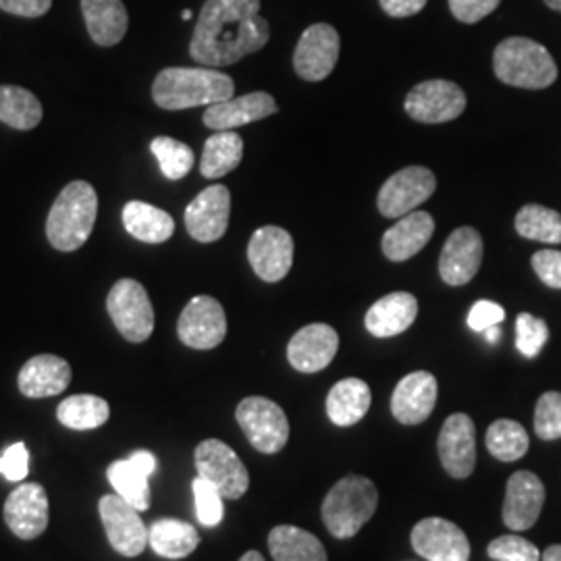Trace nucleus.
<instances>
[{
    "label": "nucleus",
    "instance_id": "obj_1",
    "mask_svg": "<svg viewBox=\"0 0 561 561\" xmlns=\"http://www.w3.org/2000/svg\"><path fill=\"white\" fill-rule=\"evenodd\" d=\"M271 38L261 0H206L202 7L190 55L202 67H229L259 53Z\"/></svg>",
    "mask_w": 561,
    "mask_h": 561
},
{
    "label": "nucleus",
    "instance_id": "obj_2",
    "mask_svg": "<svg viewBox=\"0 0 561 561\" xmlns=\"http://www.w3.org/2000/svg\"><path fill=\"white\" fill-rule=\"evenodd\" d=\"M236 83L213 67H169L152 83V99L164 111L210 106L233 99Z\"/></svg>",
    "mask_w": 561,
    "mask_h": 561
},
{
    "label": "nucleus",
    "instance_id": "obj_3",
    "mask_svg": "<svg viewBox=\"0 0 561 561\" xmlns=\"http://www.w3.org/2000/svg\"><path fill=\"white\" fill-rule=\"evenodd\" d=\"M99 215V196L88 181L62 187L46 219V238L59 252H76L90 240Z\"/></svg>",
    "mask_w": 561,
    "mask_h": 561
},
{
    "label": "nucleus",
    "instance_id": "obj_4",
    "mask_svg": "<svg viewBox=\"0 0 561 561\" xmlns=\"http://www.w3.org/2000/svg\"><path fill=\"white\" fill-rule=\"evenodd\" d=\"M379 505V491L375 482L366 477L350 474L331 491L322 502V522L335 539H352L360 533L364 524L375 516Z\"/></svg>",
    "mask_w": 561,
    "mask_h": 561
},
{
    "label": "nucleus",
    "instance_id": "obj_5",
    "mask_svg": "<svg viewBox=\"0 0 561 561\" xmlns=\"http://www.w3.org/2000/svg\"><path fill=\"white\" fill-rule=\"evenodd\" d=\"M493 69L497 80L522 88V90H545L558 80V65L551 53L530 38H507L493 55Z\"/></svg>",
    "mask_w": 561,
    "mask_h": 561
},
{
    "label": "nucleus",
    "instance_id": "obj_6",
    "mask_svg": "<svg viewBox=\"0 0 561 561\" xmlns=\"http://www.w3.org/2000/svg\"><path fill=\"white\" fill-rule=\"evenodd\" d=\"M106 310L115 329L131 343L148 341L154 331V308L140 280H117L108 291Z\"/></svg>",
    "mask_w": 561,
    "mask_h": 561
},
{
    "label": "nucleus",
    "instance_id": "obj_7",
    "mask_svg": "<svg viewBox=\"0 0 561 561\" xmlns=\"http://www.w3.org/2000/svg\"><path fill=\"white\" fill-rule=\"evenodd\" d=\"M236 419L248 442L261 454H279L289 442V421L279 403L268 398L241 400Z\"/></svg>",
    "mask_w": 561,
    "mask_h": 561
},
{
    "label": "nucleus",
    "instance_id": "obj_8",
    "mask_svg": "<svg viewBox=\"0 0 561 561\" xmlns=\"http://www.w3.org/2000/svg\"><path fill=\"white\" fill-rule=\"evenodd\" d=\"M196 470L204 481L215 484L222 500H240L250 489V474L240 456L219 439L202 442L196 451Z\"/></svg>",
    "mask_w": 561,
    "mask_h": 561
},
{
    "label": "nucleus",
    "instance_id": "obj_9",
    "mask_svg": "<svg viewBox=\"0 0 561 561\" xmlns=\"http://www.w3.org/2000/svg\"><path fill=\"white\" fill-rule=\"evenodd\" d=\"M437 190L435 173L426 167H408L385 181L379 192V210L387 219L414 213Z\"/></svg>",
    "mask_w": 561,
    "mask_h": 561
},
{
    "label": "nucleus",
    "instance_id": "obj_10",
    "mask_svg": "<svg viewBox=\"0 0 561 561\" xmlns=\"http://www.w3.org/2000/svg\"><path fill=\"white\" fill-rule=\"evenodd\" d=\"M102 526L111 547L123 558H138L148 547V526L140 512L121 495H104L99 502Z\"/></svg>",
    "mask_w": 561,
    "mask_h": 561
},
{
    "label": "nucleus",
    "instance_id": "obj_11",
    "mask_svg": "<svg viewBox=\"0 0 561 561\" xmlns=\"http://www.w3.org/2000/svg\"><path fill=\"white\" fill-rule=\"evenodd\" d=\"M2 516L9 530L21 541H34L50 522L48 493L38 482H21L15 491L9 493Z\"/></svg>",
    "mask_w": 561,
    "mask_h": 561
},
{
    "label": "nucleus",
    "instance_id": "obj_12",
    "mask_svg": "<svg viewBox=\"0 0 561 561\" xmlns=\"http://www.w3.org/2000/svg\"><path fill=\"white\" fill-rule=\"evenodd\" d=\"M178 335L192 350H215L227 335V317L221 301L210 296H196L183 308Z\"/></svg>",
    "mask_w": 561,
    "mask_h": 561
},
{
    "label": "nucleus",
    "instance_id": "obj_13",
    "mask_svg": "<svg viewBox=\"0 0 561 561\" xmlns=\"http://www.w3.org/2000/svg\"><path fill=\"white\" fill-rule=\"evenodd\" d=\"M340 34L329 23L310 25L296 46L294 67L301 80L322 81L331 76L340 59Z\"/></svg>",
    "mask_w": 561,
    "mask_h": 561
},
{
    "label": "nucleus",
    "instance_id": "obj_14",
    "mask_svg": "<svg viewBox=\"0 0 561 561\" xmlns=\"http://www.w3.org/2000/svg\"><path fill=\"white\" fill-rule=\"evenodd\" d=\"M466 108V94L454 81H422L405 99V113L421 123L458 119Z\"/></svg>",
    "mask_w": 561,
    "mask_h": 561
},
{
    "label": "nucleus",
    "instance_id": "obj_15",
    "mask_svg": "<svg viewBox=\"0 0 561 561\" xmlns=\"http://www.w3.org/2000/svg\"><path fill=\"white\" fill-rule=\"evenodd\" d=\"M231 217V192L225 185H210L185 208L187 233L201 243L221 240Z\"/></svg>",
    "mask_w": 561,
    "mask_h": 561
},
{
    "label": "nucleus",
    "instance_id": "obj_16",
    "mask_svg": "<svg viewBox=\"0 0 561 561\" xmlns=\"http://www.w3.org/2000/svg\"><path fill=\"white\" fill-rule=\"evenodd\" d=\"M248 261L266 283L285 279L294 264V238L289 231L266 225L254 231L248 243Z\"/></svg>",
    "mask_w": 561,
    "mask_h": 561
},
{
    "label": "nucleus",
    "instance_id": "obj_17",
    "mask_svg": "<svg viewBox=\"0 0 561 561\" xmlns=\"http://www.w3.org/2000/svg\"><path fill=\"white\" fill-rule=\"evenodd\" d=\"M439 458L451 479H468L477 468V428L468 414H451L443 422Z\"/></svg>",
    "mask_w": 561,
    "mask_h": 561
},
{
    "label": "nucleus",
    "instance_id": "obj_18",
    "mask_svg": "<svg viewBox=\"0 0 561 561\" xmlns=\"http://www.w3.org/2000/svg\"><path fill=\"white\" fill-rule=\"evenodd\" d=\"M412 547L426 561H468L470 541L458 524L424 518L412 530Z\"/></svg>",
    "mask_w": 561,
    "mask_h": 561
},
{
    "label": "nucleus",
    "instance_id": "obj_19",
    "mask_svg": "<svg viewBox=\"0 0 561 561\" xmlns=\"http://www.w3.org/2000/svg\"><path fill=\"white\" fill-rule=\"evenodd\" d=\"M337 331L324 322H314L304 327L291 337L287 345V360L296 370L312 375L324 370L337 356Z\"/></svg>",
    "mask_w": 561,
    "mask_h": 561
},
{
    "label": "nucleus",
    "instance_id": "obj_20",
    "mask_svg": "<svg viewBox=\"0 0 561 561\" xmlns=\"http://www.w3.org/2000/svg\"><path fill=\"white\" fill-rule=\"evenodd\" d=\"M545 505V484L528 470H520L510 477L503 502V522L507 528L520 533L533 528Z\"/></svg>",
    "mask_w": 561,
    "mask_h": 561
},
{
    "label": "nucleus",
    "instance_id": "obj_21",
    "mask_svg": "<svg viewBox=\"0 0 561 561\" xmlns=\"http://www.w3.org/2000/svg\"><path fill=\"white\" fill-rule=\"evenodd\" d=\"M482 264L481 233L472 227L456 229L443 245L439 273L447 285L460 287L477 277Z\"/></svg>",
    "mask_w": 561,
    "mask_h": 561
},
{
    "label": "nucleus",
    "instance_id": "obj_22",
    "mask_svg": "<svg viewBox=\"0 0 561 561\" xmlns=\"http://www.w3.org/2000/svg\"><path fill=\"white\" fill-rule=\"evenodd\" d=\"M437 393H439V385L431 373L426 370L410 373L398 382L391 396V412L396 421L405 426L422 424L433 414Z\"/></svg>",
    "mask_w": 561,
    "mask_h": 561
},
{
    "label": "nucleus",
    "instance_id": "obj_23",
    "mask_svg": "<svg viewBox=\"0 0 561 561\" xmlns=\"http://www.w3.org/2000/svg\"><path fill=\"white\" fill-rule=\"evenodd\" d=\"M279 111L277 101L268 92H252L240 99L210 104L204 111V125L215 131H229L238 129L241 125L254 123V121L266 119Z\"/></svg>",
    "mask_w": 561,
    "mask_h": 561
},
{
    "label": "nucleus",
    "instance_id": "obj_24",
    "mask_svg": "<svg viewBox=\"0 0 561 561\" xmlns=\"http://www.w3.org/2000/svg\"><path fill=\"white\" fill-rule=\"evenodd\" d=\"M71 375V366L65 358L55 354H41L21 366L18 385L21 393L30 400L55 398L69 387Z\"/></svg>",
    "mask_w": 561,
    "mask_h": 561
},
{
    "label": "nucleus",
    "instance_id": "obj_25",
    "mask_svg": "<svg viewBox=\"0 0 561 561\" xmlns=\"http://www.w3.org/2000/svg\"><path fill=\"white\" fill-rule=\"evenodd\" d=\"M419 317V300L408 291L389 294L375 301L366 312V329L370 335L387 340L408 331Z\"/></svg>",
    "mask_w": 561,
    "mask_h": 561
},
{
    "label": "nucleus",
    "instance_id": "obj_26",
    "mask_svg": "<svg viewBox=\"0 0 561 561\" xmlns=\"http://www.w3.org/2000/svg\"><path fill=\"white\" fill-rule=\"evenodd\" d=\"M435 233V221L428 213L414 210L401 217L391 229L385 231L381 248L389 261L405 262L416 256Z\"/></svg>",
    "mask_w": 561,
    "mask_h": 561
},
{
    "label": "nucleus",
    "instance_id": "obj_27",
    "mask_svg": "<svg viewBox=\"0 0 561 561\" xmlns=\"http://www.w3.org/2000/svg\"><path fill=\"white\" fill-rule=\"evenodd\" d=\"M81 13L94 44L108 48L125 38L129 15L123 0H81Z\"/></svg>",
    "mask_w": 561,
    "mask_h": 561
},
{
    "label": "nucleus",
    "instance_id": "obj_28",
    "mask_svg": "<svg viewBox=\"0 0 561 561\" xmlns=\"http://www.w3.org/2000/svg\"><path fill=\"white\" fill-rule=\"evenodd\" d=\"M373 401L370 387L362 379H343L327 396V414L337 426H354L366 416Z\"/></svg>",
    "mask_w": 561,
    "mask_h": 561
},
{
    "label": "nucleus",
    "instance_id": "obj_29",
    "mask_svg": "<svg viewBox=\"0 0 561 561\" xmlns=\"http://www.w3.org/2000/svg\"><path fill=\"white\" fill-rule=\"evenodd\" d=\"M121 217L127 233L144 243H162L175 233L173 217L146 202H127Z\"/></svg>",
    "mask_w": 561,
    "mask_h": 561
},
{
    "label": "nucleus",
    "instance_id": "obj_30",
    "mask_svg": "<svg viewBox=\"0 0 561 561\" xmlns=\"http://www.w3.org/2000/svg\"><path fill=\"white\" fill-rule=\"evenodd\" d=\"M268 551L275 561H329L322 542L312 533L289 524L271 530Z\"/></svg>",
    "mask_w": 561,
    "mask_h": 561
},
{
    "label": "nucleus",
    "instance_id": "obj_31",
    "mask_svg": "<svg viewBox=\"0 0 561 561\" xmlns=\"http://www.w3.org/2000/svg\"><path fill=\"white\" fill-rule=\"evenodd\" d=\"M148 545L167 560H183L201 545L198 530L187 522L164 518L148 528Z\"/></svg>",
    "mask_w": 561,
    "mask_h": 561
},
{
    "label": "nucleus",
    "instance_id": "obj_32",
    "mask_svg": "<svg viewBox=\"0 0 561 561\" xmlns=\"http://www.w3.org/2000/svg\"><path fill=\"white\" fill-rule=\"evenodd\" d=\"M243 159V140L236 129L215 131L204 144L201 173L206 180H219L240 167Z\"/></svg>",
    "mask_w": 561,
    "mask_h": 561
},
{
    "label": "nucleus",
    "instance_id": "obj_33",
    "mask_svg": "<svg viewBox=\"0 0 561 561\" xmlns=\"http://www.w3.org/2000/svg\"><path fill=\"white\" fill-rule=\"evenodd\" d=\"M42 115V102L36 94L20 85H0V123L18 131H30L41 125Z\"/></svg>",
    "mask_w": 561,
    "mask_h": 561
},
{
    "label": "nucleus",
    "instance_id": "obj_34",
    "mask_svg": "<svg viewBox=\"0 0 561 561\" xmlns=\"http://www.w3.org/2000/svg\"><path fill=\"white\" fill-rule=\"evenodd\" d=\"M57 419L65 428L71 431H94L111 419V405L99 396L80 393L60 401Z\"/></svg>",
    "mask_w": 561,
    "mask_h": 561
},
{
    "label": "nucleus",
    "instance_id": "obj_35",
    "mask_svg": "<svg viewBox=\"0 0 561 561\" xmlns=\"http://www.w3.org/2000/svg\"><path fill=\"white\" fill-rule=\"evenodd\" d=\"M106 477L113 484L115 493L129 505H134L138 512H146L150 507V484H148L150 477L129 458L113 461L106 470Z\"/></svg>",
    "mask_w": 561,
    "mask_h": 561
},
{
    "label": "nucleus",
    "instance_id": "obj_36",
    "mask_svg": "<svg viewBox=\"0 0 561 561\" xmlns=\"http://www.w3.org/2000/svg\"><path fill=\"white\" fill-rule=\"evenodd\" d=\"M516 231L524 240L561 243V215L541 204H526L516 215Z\"/></svg>",
    "mask_w": 561,
    "mask_h": 561
},
{
    "label": "nucleus",
    "instance_id": "obj_37",
    "mask_svg": "<svg viewBox=\"0 0 561 561\" xmlns=\"http://www.w3.org/2000/svg\"><path fill=\"white\" fill-rule=\"evenodd\" d=\"M530 439L520 422L495 421L486 431V449L500 461H518L526 456Z\"/></svg>",
    "mask_w": 561,
    "mask_h": 561
},
{
    "label": "nucleus",
    "instance_id": "obj_38",
    "mask_svg": "<svg viewBox=\"0 0 561 561\" xmlns=\"http://www.w3.org/2000/svg\"><path fill=\"white\" fill-rule=\"evenodd\" d=\"M150 150L157 157L162 175L167 180H183L192 171V167L196 162L194 150L187 144L173 140V138H167V136L154 138L152 144H150Z\"/></svg>",
    "mask_w": 561,
    "mask_h": 561
},
{
    "label": "nucleus",
    "instance_id": "obj_39",
    "mask_svg": "<svg viewBox=\"0 0 561 561\" xmlns=\"http://www.w3.org/2000/svg\"><path fill=\"white\" fill-rule=\"evenodd\" d=\"M547 340H549L547 322L539 317L528 314V312H522L520 317L516 319V347L522 356L537 358Z\"/></svg>",
    "mask_w": 561,
    "mask_h": 561
},
{
    "label": "nucleus",
    "instance_id": "obj_40",
    "mask_svg": "<svg viewBox=\"0 0 561 561\" xmlns=\"http://www.w3.org/2000/svg\"><path fill=\"white\" fill-rule=\"evenodd\" d=\"M535 433L542 442L561 439V393L547 391L535 408Z\"/></svg>",
    "mask_w": 561,
    "mask_h": 561
},
{
    "label": "nucleus",
    "instance_id": "obj_41",
    "mask_svg": "<svg viewBox=\"0 0 561 561\" xmlns=\"http://www.w3.org/2000/svg\"><path fill=\"white\" fill-rule=\"evenodd\" d=\"M192 491H194V502H196V516L202 526H206V528L219 526L225 516L222 495L219 493V489L198 477L192 482Z\"/></svg>",
    "mask_w": 561,
    "mask_h": 561
},
{
    "label": "nucleus",
    "instance_id": "obj_42",
    "mask_svg": "<svg viewBox=\"0 0 561 561\" xmlns=\"http://www.w3.org/2000/svg\"><path fill=\"white\" fill-rule=\"evenodd\" d=\"M489 558L495 561H541L537 545H533L518 535H503L489 542Z\"/></svg>",
    "mask_w": 561,
    "mask_h": 561
},
{
    "label": "nucleus",
    "instance_id": "obj_43",
    "mask_svg": "<svg viewBox=\"0 0 561 561\" xmlns=\"http://www.w3.org/2000/svg\"><path fill=\"white\" fill-rule=\"evenodd\" d=\"M30 472V451L25 443H13L0 454V474L11 482H21Z\"/></svg>",
    "mask_w": 561,
    "mask_h": 561
},
{
    "label": "nucleus",
    "instance_id": "obj_44",
    "mask_svg": "<svg viewBox=\"0 0 561 561\" xmlns=\"http://www.w3.org/2000/svg\"><path fill=\"white\" fill-rule=\"evenodd\" d=\"M500 2L502 0H449V9L456 20L472 25L491 15Z\"/></svg>",
    "mask_w": 561,
    "mask_h": 561
},
{
    "label": "nucleus",
    "instance_id": "obj_45",
    "mask_svg": "<svg viewBox=\"0 0 561 561\" xmlns=\"http://www.w3.org/2000/svg\"><path fill=\"white\" fill-rule=\"evenodd\" d=\"M503 321H505V310L497 301H477L468 314V327L477 333H484L486 329L502 324Z\"/></svg>",
    "mask_w": 561,
    "mask_h": 561
},
{
    "label": "nucleus",
    "instance_id": "obj_46",
    "mask_svg": "<svg viewBox=\"0 0 561 561\" xmlns=\"http://www.w3.org/2000/svg\"><path fill=\"white\" fill-rule=\"evenodd\" d=\"M533 268L539 279L551 287L561 289V252L560 250H541L533 256Z\"/></svg>",
    "mask_w": 561,
    "mask_h": 561
},
{
    "label": "nucleus",
    "instance_id": "obj_47",
    "mask_svg": "<svg viewBox=\"0 0 561 561\" xmlns=\"http://www.w3.org/2000/svg\"><path fill=\"white\" fill-rule=\"evenodd\" d=\"M53 0H0V9L4 13L18 15V18H42L50 11Z\"/></svg>",
    "mask_w": 561,
    "mask_h": 561
},
{
    "label": "nucleus",
    "instance_id": "obj_48",
    "mask_svg": "<svg viewBox=\"0 0 561 561\" xmlns=\"http://www.w3.org/2000/svg\"><path fill=\"white\" fill-rule=\"evenodd\" d=\"M426 2L428 0H381V7L389 18L401 20V18H412L421 13Z\"/></svg>",
    "mask_w": 561,
    "mask_h": 561
},
{
    "label": "nucleus",
    "instance_id": "obj_49",
    "mask_svg": "<svg viewBox=\"0 0 561 561\" xmlns=\"http://www.w3.org/2000/svg\"><path fill=\"white\" fill-rule=\"evenodd\" d=\"M541 561H561V545H551L545 549Z\"/></svg>",
    "mask_w": 561,
    "mask_h": 561
},
{
    "label": "nucleus",
    "instance_id": "obj_50",
    "mask_svg": "<svg viewBox=\"0 0 561 561\" xmlns=\"http://www.w3.org/2000/svg\"><path fill=\"white\" fill-rule=\"evenodd\" d=\"M484 337H486L489 343H497L500 337H502V329H500V324H495V327L486 329V331H484Z\"/></svg>",
    "mask_w": 561,
    "mask_h": 561
},
{
    "label": "nucleus",
    "instance_id": "obj_51",
    "mask_svg": "<svg viewBox=\"0 0 561 561\" xmlns=\"http://www.w3.org/2000/svg\"><path fill=\"white\" fill-rule=\"evenodd\" d=\"M240 561H264V558L259 551H248V553L241 556Z\"/></svg>",
    "mask_w": 561,
    "mask_h": 561
},
{
    "label": "nucleus",
    "instance_id": "obj_52",
    "mask_svg": "<svg viewBox=\"0 0 561 561\" xmlns=\"http://www.w3.org/2000/svg\"><path fill=\"white\" fill-rule=\"evenodd\" d=\"M545 4H547L549 9H553V11L561 13V0H545Z\"/></svg>",
    "mask_w": 561,
    "mask_h": 561
},
{
    "label": "nucleus",
    "instance_id": "obj_53",
    "mask_svg": "<svg viewBox=\"0 0 561 561\" xmlns=\"http://www.w3.org/2000/svg\"><path fill=\"white\" fill-rule=\"evenodd\" d=\"M181 18H183V20H192V11H183Z\"/></svg>",
    "mask_w": 561,
    "mask_h": 561
}]
</instances>
